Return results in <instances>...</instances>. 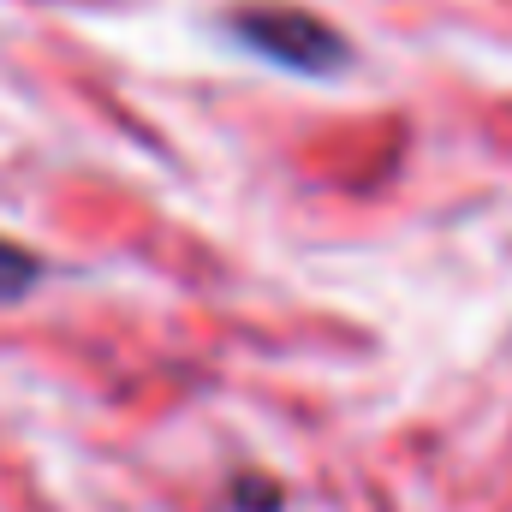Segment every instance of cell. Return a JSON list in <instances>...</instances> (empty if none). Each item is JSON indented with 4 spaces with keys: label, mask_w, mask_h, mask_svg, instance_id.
<instances>
[{
    "label": "cell",
    "mask_w": 512,
    "mask_h": 512,
    "mask_svg": "<svg viewBox=\"0 0 512 512\" xmlns=\"http://www.w3.org/2000/svg\"><path fill=\"white\" fill-rule=\"evenodd\" d=\"M221 30L233 36V48L256 54L262 66L292 72V78H310V84L346 78V72L358 66V48L346 42V30H334L328 18H316V12H304V6H274V0L233 6V12L221 18Z\"/></svg>",
    "instance_id": "obj_1"
},
{
    "label": "cell",
    "mask_w": 512,
    "mask_h": 512,
    "mask_svg": "<svg viewBox=\"0 0 512 512\" xmlns=\"http://www.w3.org/2000/svg\"><path fill=\"white\" fill-rule=\"evenodd\" d=\"M36 274H42V262L30 251H18V245H6L0 239V304H12V298H24L30 286H36Z\"/></svg>",
    "instance_id": "obj_2"
}]
</instances>
